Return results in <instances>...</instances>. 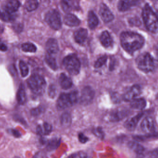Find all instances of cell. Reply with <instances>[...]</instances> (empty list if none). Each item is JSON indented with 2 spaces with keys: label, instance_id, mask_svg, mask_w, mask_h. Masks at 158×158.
<instances>
[{
  "label": "cell",
  "instance_id": "6da1fadb",
  "mask_svg": "<svg viewBox=\"0 0 158 158\" xmlns=\"http://www.w3.org/2000/svg\"><path fill=\"white\" fill-rule=\"evenodd\" d=\"M120 41L123 48L130 54L141 49L145 42L142 35L131 31L122 32L120 35Z\"/></svg>",
  "mask_w": 158,
  "mask_h": 158
},
{
  "label": "cell",
  "instance_id": "7a4b0ae2",
  "mask_svg": "<svg viewBox=\"0 0 158 158\" xmlns=\"http://www.w3.org/2000/svg\"><path fill=\"white\" fill-rule=\"evenodd\" d=\"M142 15L145 26L148 30L152 33H157L158 16L148 4L145 5Z\"/></svg>",
  "mask_w": 158,
  "mask_h": 158
},
{
  "label": "cell",
  "instance_id": "3957f363",
  "mask_svg": "<svg viewBox=\"0 0 158 158\" xmlns=\"http://www.w3.org/2000/svg\"><path fill=\"white\" fill-rule=\"evenodd\" d=\"M28 86L35 94H43L45 91L46 83L43 77L37 74L32 75L27 81Z\"/></svg>",
  "mask_w": 158,
  "mask_h": 158
},
{
  "label": "cell",
  "instance_id": "277c9868",
  "mask_svg": "<svg viewBox=\"0 0 158 158\" xmlns=\"http://www.w3.org/2000/svg\"><path fill=\"white\" fill-rule=\"evenodd\" d=\"M136 64L140 70L146 73L153 71L155 68L154 58L148 53H143L138 56L136 59Z\"/></svg>",
  "mask_w": 158,
  "mask_h": 158
},
{
  "label": "cell",
  "instance_id": "5b68a950",
  "mask_svg": "<svg viewBox=\"0 0 158 158\" xmlns=\"http://www.w3.org/2000/svg\"><path fill=\"white\" fill-rule=\"evenodd\" d=\"M78 100V93L73 91L68 94H61L57 101V107L58 109L64 110L71 107L76 104Z\"/></svg>",
  "mask_w": 158,
  "mask_h": 158
},
{
  "label": "cell",
  "instance_id": "8992f818",
  "mask_svg": "<svg viewBox=\"0 0 158 158\" xmlns=\"http://www.w3.org/2000/svg\"><path fill=\"white\" fill-rule=\"evenodd\" d=\"M63 64L66 70L71 75H77L80 72L81 64L76 55H69L65 57Z\"/></svg>",
  "mask_w": 158,
  "mask_h": 158
},
{
  "label": "cell",
  "instance_id": "52a82bcc",
  "mask_svg": "<svg viewBox=\"0 0 158 158\" xmlns=\"http://www.w3.org/2000/svg\"><path fill=\"white\" fill-rule=\"evenodd\" d=\"M45 20L53 29L58 30L62 26L61 16L58 11L52 10L49 11L45 15Z\"/></svg>",
  "mask_w": 158,
  "mask_h": 158
},
{
  "label": "cell",
  "instance_id": "ba28073f",
  "mask_svg": "<svg viewBox=\"0 0 158 158\" xmlns=\"http://www.w3.org/2000/svg\"><path fill=\"white\" fill-rule=\"evenodd\" d=\"M94 89L90 86L84 87L81 92V103L83 105H88L92 102L94 97Z\"/></svg>",
  "mask_w": 158,
  "mask_h": 158
},
{
  "label": "cell",
  "instance_id": "9c48e42d",
  "mask_svg": "<svg viewBox=\"0 0 158 158\" xmlns=\"http://www.w3.org/2000/svg\"><path fill=\"white\" fill-rule=\"evenodd\" d=\"M142 89L140 85H133L123 95V98L125 101H131L136 98L141 94Z\"/></svg>",
  "mask_w": 158,
  "mask_h": 158
},
{
  "label": "cell",
  "instance_id": "30bf717a",
  "mask_svg": "<svg viewBox=\"0 0 158 158\" xmlns=\"http://www.w3.org/2000/svg\"><path fill=\"white\" fill-rule=\"evenodd\" d=\"M20 6L18 0H6L3 4L2 9L10 14H15L19 9Z\"/></svg>",
  "mask_w": 158,
  "mask_h": 158
},
{
  "label": "cell",
  "instance_id": "8fae6325",
  "mask_svg": "<svg viewBox=\"0 0 158 158\" xmlns=\"http://www.w3.org/2000/svg\"><path fill=\"white\" fill-rule=\"evenodd\" d=\"M99 13L101 19L105 23H109L114 19L113 14L105 4H101Z\"/></svg>",
  "mask_w": 158,
  "mask_h": 158
},
{
  "label": "cell",
  "instance_id": "7c38bea8",
  "mask_svg": "<svg viewBox=\"0 0 158 158\" xmlns=\"http://www.w3.org/2000/svg\"><path fill=\"white\" fill-rule=\"evenodd\" d=\"M141 129L144 132L147 134L152 133L155 131V123L151 117H147L141 123Z\"/></svg>",
  "mask_w": 158,
  "mask_h": 158
},
{
  "label": "cell",
  "instance_id": "4fadbf2b",
  "mask_svg": "<svg viewBox=\"0 0 158 158\" xmlns=\"http://www.w3.org/2000/svg\"><path fill=\"white\" fill-rule=\"evenodd\" d=\"M143 116V113H139L135 117L129 119L124 123V126L125 128L129 131H134L136 128L139 120L141 119Z\"/></svg>",
  "mask_w": 158,
  "mask_h": 158
},
{
  "label": "cell",
  "instance_id": "5bb4252c",
  "mask_svg": "<svg viewBox=\"0 0 158 158\" xmlns=\"http://www.w3.org/2000/svg\"><path fill=\"white\" fill-rule=\"evenodd\" d=\"M47 53L53 55L57 53L59 51V46L57 40L54 39H50L46 44Z\"/></svg>",
  "mask_w": 158,
  "mask_h": 158
},
{
  "label": "cell",
  "instance_id": "9a60e30c",
  "mask_svg": "<svg viewBox=\"0 0 158 158\" xmlns=\"http://www.w3.org/2000/svg\"><path fill=\"white\" fill-rule=\"evenodd\" d=\"M65 24L69 27H77L80 24V19L75 15L68 14L65 16L64 18Z\"/></svg>",
  "mask_w": 158,
  "mask_h": 158
},
{
  "label": "cell",
  "instance_id": "2e32d148",
  "mask_svg": "<svg viewBox=\"0 0 158 158\" xmlns=\"http://www.w3.org/2000/svg\"><path fill=\"white\" fill-rule=\"evenodd\" d=\"M87 35L88 31L87 30L84 28L79 29L74 33L75 41L80 44L83 43L87 38Z\"/></svg>",
  "mask_w": 158,
  "mask_h": 158
},
{
  "label": "cell",
  "instance_id": "e0dca14e",
  "mask_svg": "<svg viewBox=\"0 0 158 158\" xmlns=\"http://www.w3.org/2000/svg\"><path fill=\"white\" fill-rule=\"evenodd\" d=\"M100 41L101 44L105 48H108L112 45L113 43L110 34L106 31H103L100 35Z\"/></svg>",
  "mask_w": 158,
  "mask_h": 158
},
{
  "label": "cell",
  "instance_id": "ac0fdd59",
  "mask_svg": "<svg viewBox=\"0 0 158 158\" xmlns=\"http://www.w3.org/2000/svg\"><path fill=\"white\" fill-rule=\"evenodd\" d=\"M59 82L61 87L64 89H69L73 85V82L71 79L64 74L60 75Z\"/></svg>",
  "mask_w": 158,
  "mask_h": 158
},
{
  "label": "cell",
  "instance_id": "d6986e66",
  "mask_svg": "<svg viewBox=\"0 0 158 158\" xmlns=\"http://www.w3.org/2000/svg\"><path fill=\"white\" fill-rule=\"evenodd\" d=\"M17 100L18 103L20 105H24L27 101V95L25 87L23 84L19 85L17 94Z\"/></svg>",
  "mask_w": 158,
  "mask_h": 158
},
{
  "label": "cell",
  "instance_id": "ffe728a7",
  "mask_svg": "<svg viewBox=\"0 0 158 158\" xmlns=\"http://www.w3.org/2000/svg\"><path fill=\"white\" fill-rule=\"evenodd\" d=\"M146 105V101L143 98H136L131 101V107L135 109L142 110L145 108Z\"/></svg>",
  "mask_w": 158,
  "mask_h": 158
},
{
  "label": "cell",
  "instance_id": "44dd1931",
  "mask_svg": "<svg viewBox=\"0 0 158 158\" xmlns=\"http://www.w3.org/2000/svg\"><path fill=\"white\" fill-rule=\"evenodd\" d=\"M88 24L91 29L94 30L98 24V19L93 11H90L88 15Z\"/></svg>",
  "mask_w": 158,
  "mask_h": 158
},
{
  "label": "cell",
  "instance_id": "7402d4cb",
  "mask_svg": "<svg viewBox=\"0 0 158 158\" xmlns=\"http://www.w3.org/2000/svg\"><path fill=\"white\" fill-rule=\"evenodd\" d=\"M132 6L133 5L131 0H120L118 3V9L121 12L128 11Z\"/></svg>",
  "mask_w": 158,
  "mask_h": 158
},
{
  "label": "cell",
  "instance_id": "603a6c76",
  "mask_svg": "<svg viewBox=\"0 0 158 158\" xmlns=\"http://www.w3.org/2000/svg\"><path fill=\"white\" fill-rule=\"evenodd\" d=\"M45 62L53 70H56L57 69V63L55 58L52 55L47 53L45 56Z\"/></svg>",
  "mask_w": 158,
  "mask_h": 158
},
{
  "label": "cell",
  "instance_id": "cb8c5ba5",
  "mask_svg": "<svg viewBox=\"0 0 158 158\" xmlns=\"http://www.w3.org/2000/svg\"><path fill=\"white\" fill-rule=\"evenodd\" d=\"M128 145L129 147L137 154H141L144 151L145 149L143 147L136 142L132 141L130 142Z\"/></svg>",
  "mask_w": 158,
  "mask_h": 158
},
{
  "label": "cell",
  "instance_id": "d4e9b609",
  "mask_svg": "<svg viewBox=\"0 0 158 158\" xmlns=\"http://www.w3.org/2000/svg\"><path fill=\"white\" fill-rule=\"evenodd\" d=\"M0 18L5 22H11L15 19V14H11L2 9L0 10Z\"/></svg>",
  "mask_w": 158,
  "mask_h": 158
},
{
  "label": "cell",
  "instance_id": "484cf974",
  "mask_svg": "<svg viewBox=\"0 0 158 158\" xmlns=\"http://www.w3.org/2000/svg\"><path fill=\"white\" fill-rule=\"evenodd\" d=\"M25 8L28 12L34 11L39 6L38 0H27L25 5Z\"/></svg>",
  "mask_w": 158,
  "mask_h": 158
},
{
  "label": "cell",
  "instance_id": "4316f807",
  "mask_svg": "<svg viewBox=\"0 0 158 158\" xmlns=\"http://www.w3.org/2000/svg\"><path fill=\"white\" fill-rule=\"evenodd\" d=\"M73 0H62L61 5L63 10L65 12L71 11L74 7Z\"/></svg>",
  "mask_w": 158,
  "mask_h": 158
},
{
  "label": "cell",
  "instance_id": "83f0119b",
  "mask_svg": "<svg viewBox=\"0 0 158 158\" xmlns=\"http://www.w3.org/2000/svg\"><path fill=\"white\" fill-rule=\"evenodd\" d=\"M22 51L26 52L34 53L37 51V47L33 44L31 43H26L21 46Z\"/></svg>",
  "mask_w": 158,
  "mask_h": 158
},
{
  "label": "cell",
  "instance_id": "f1b7e54d",
  "mask_svg": "<svg viewBox=\"0 0 158 158\" xmlns=\"http://www.w3.org/2000/svg\"><path fill=\"white\" fill-rule=\"evenodd\" d=\"M61 124L64 127H68L71 124V118L69 113H65L63 114L61 116Z\"/></svg>",
  "mask_w": 158,
  "mask_h": 158
},
{
  "label": "cell",
  "instance_id": "f546056e",
  "mask_svg": "<svg viewBox=\"0 0 158 158\" xmlns=\"http://www.w3.org/2000/svg\"><path fill=\"white\" fill-rule=\"evenodd\" d=\"M19 68L21 76L26 77L29 74V68L27 64L23 61H20L19 63Z\"/></svg>",
  "mask_w": 158,
  "mask_h": 158
},
{
  "label": "cell",
  "instance_id": "4dcf8cb0",
  "mask_svg": "<svg viewBox=\"0 0 158 158\" xmlns=\"http://www.w3.org/2000/svg\"><path fill=\"white\" fill-rule=\"evenodd\" d=\"M60 143V140L57 138L53 139L48 143L47 145V149L49 150H54L59 146Z\"/></svg>",
  "mask_w": 158,
  "mask_h": 158
},
{
  "label": "cell",
  "instance_id": "1f68e13d",
  "mask_svg": "<svg viewBox=\"0 0 158 158\" xmlns=\"http://www.w3.org/2000/svg\"><path fill=\"white\" fill-rule=\"evenodd\" d=\"M125 116L124 112H123L122 111H115L113 112L110 116V119L111 120L114 121H117L120 120L124 118Z\"/></svg>",
  "mask_w": 158,
  "mask_h": 158
},
{
  "label": "cell",
  "instance_id": "d6a6232c",
  "mask_svg": "<svg viewBox=\"0 0 158 158\" xmlns=\"http://www.w3.org/2000/svg\"><path fill=\"white\" fill-rule=\"evenodd\" d=\"M107 60V57L106 56H104L98 58L96 62L95 63V67L96 68H99L103 66L106 63Z\"/></svg>",
  "mask_w": 158,
  "mask_h": 158
},
{
  "label": "cell",
  "instance_id": "836d02e7",
  "mask_svg": "<svg viewBox=\"0 0 158 158\" xmlns=\"http://www.w3.org/2000/svg\"><path fill=\"white\" fill-rule=\"evenodd\" d=\"M44 135H47L51 133L52 130V127L51 124L47 123H44L42 127Z\"/></svg>",
  "mask_w": 158,
  "mask_h": 158
},
{
  "label": "cell",
  "instance_id": "e575fe53",
  "mask_svg": "<svg viewBox=\"0 0 158 158\" xmlns=\"http://www.w3.org/2000/svg\"><path fill=\"white\" fill-rule=\"evenodd\" d=\"M93 133L96 136H97L100 139H103L104 137V132L103 131L101 128L98 127L96 129H94Z\"/></svg>",
  "mask_w": 158,
  "mask_h": 158
},
{
  "label": "cell",
  "instance_id": "d590c367",
  "mask_svg": "<svg viewBox=\"0 0 158 158\" xmlns=\"http://www.w3.org/2000/svg\"><path fill=\"white\" fill-rule=\"evenodd\" d=\"M48 94L52 98H54L55 97L56 94V88L53 85L49 86V89H48Z\"/></svg>",
  "mask_w": 158,
  "mask_h": 158
},
{
  "label": "cell",
  "instance_id": "8d00e7d4",
  "mask_svg": "<svg viewBox=\"0 0 158 158\" xmlns=\"http://www.w3.org/2000/svg\"><path fill=\"white\" fill-rule=\"evenodd\" d=\"M78 138L79 141L82 143H85L89 140L87 136H85L84 134L81 133L79 134Z\"/></svg>",
  "mask_w": 158,
  "mask_h": 158
},
{
  "label": "cell",
  "instance_id": "74e56055",
  "mask_svg": "<svg viewBox=\"0 0 158 158\" xmlns=\"http://www.w3.org/2000/svg\"><path fill=\"white\" fill-rule=\"evenodd\" d=\"M41 112L42 110H41V109L37 108L31 110V114L32 116H37L40 115Z\"/></svg>",
  "mask_w": 158,
  "mask_h": 158
},
{
  "label": "cell",
  "instance_id": "f35d334b",
  "mask_svg": "<svg viewBox=\"0 0 158 158\" xmlns=\"http://www.w3.org/2000/svg\"><path fill=\"white\" fill-rule=\"evenodd\" d=\"M11 134H12L13 136H15V137L19 138V137L21 136V134H20V133H19L18 131H17V130H11Z\"/></svg>",
  "mask_w": 158,
  "mask_h": 158
},
{
  "label": "cell",
  "instance_id": "ab89813d",
  "mask_svg": "<svg viewBox=\"0 0 158 158\" xmlns=\"http://www.w3.org/2000/svg\"><path fill=\"white\" fill-rule=\"evenodd\" d=\"M32 158H44V155L42 152H39Z\"/></svg>",
  "mask_w": 158,
  "mask_h": 158
},
{
  "label": "cell",
  "instance_id": "60d3db41",
  "mask_svg": "<svg viewBox=\"0 0 158 158\" xmlns=\"http://www.w3.org/2000/svg\"><path fill=\"white\" fill-rule=\"evenodd\" d=\"M154 50L156 59L158 61V43L154 46Z\"/></svg>",
  "mask_w": 158,
  "mask_h": 158
},
{
  "label": "cell",
  "instance_id": "b9f144b4",
  "mask_svg": "<svg viewBox=\"0 0 158 158\" xmlns=\"http://www.w3.org/2000/svg\"><path fill=\"white\" fill-rule=\"evenodd\" d=\"M7 47L4 44L0 43V51L3 52H5L7 51Z\"/></svg>",
  "mask_w": 158,
  "mask_h": 158
},
{
  "label": "cell",
  "instance_id": "7bdbcfd3",
  "mask_svg": "<svg viewBox=\"0 0 158 158\" xmlns=\"http://www.w3.org/2000/svg\"><path fill=\"white\" fill-rule=\"evenodd\" d=\"M133 6L138 5L139 4L141 3L143 0H131Z\"/></svg>",
  "mask_w": 158,
  "mask_h": 158
},
{
  "label": "cell",
  "instance_id": "ee69618b",
  "mask_svg": "<svg viewBox=\"0 0 158 158\" xmlns=\"http://www.w3.org/2000/svg\"><path fill=\"white\" fill-rule=\"evenodd\" d=\"M151 155L154 158H158V149H155L152 151Z\"/></svg>",
  "mask_w": 158,
  "mask_h": 158
},
{
  "label": "cell",
  "instance_id": "f6af8a7d",
  "mask_svg": "<svg viewBox=\"0 0 158 158\" xmlns=\"http://www.w3.org/2000/svg\"><path fill=\"white\" fill-rule=\"evenodd\" d=\"M153 1H155V2H158V0H153Z\"/></svg>",
  "mask_w": 158,
  "mask_h": 158
},
{
  "label": "cell",
  "instance_id": "bcb514c9",
  "mask_svg": "<svg viewBox=\"0 0 158 158\" xmlns=\"http://www.w3.org/2000/svg\"><path fill=\"white\" fill-rule=\"evenodd\" d=\"M14 158H20L19 157H18V156H15V157H14Z\"/></svg>",
  "mask_w": 158,
  "mask_h": 158
}]
</instances>
